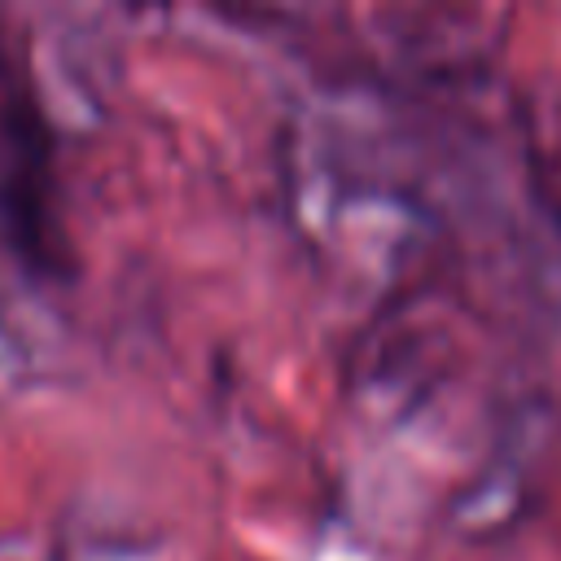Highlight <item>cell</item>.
Returning <instances> with one entry per match:
<instances>
[{"instance_id": "1", "label": "cell", "mask_w": 561, "mask_h": 561, "mask_svg": "<svg viewBox=\"0 0 561 561\" xmlns=\"http://www.w3.org/2000/svg\"><path fill=\"white\" fill-rule=\"evenodd\" d=\"M53 153V123L35 96L26 53L0 31V245L39 276H70Z\"/></svg>"}]
</instances>
